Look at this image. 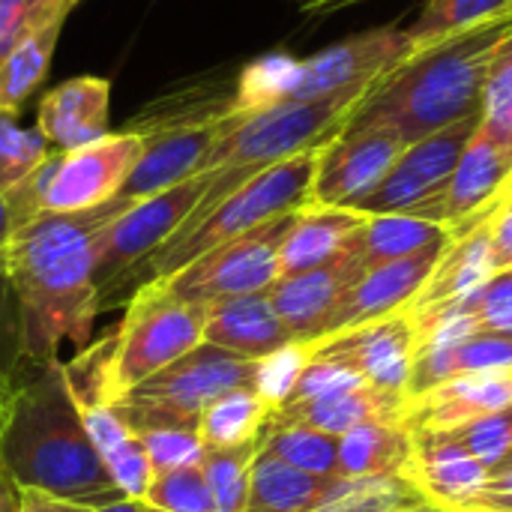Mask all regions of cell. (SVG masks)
Instances as JSON below:
<instances>
[{"label": "cell", "instance_id": "obj_29", "mask_svg": "<svg viewBox=\"0 0 512 512\" xmlns=\"http://www.w3.org/2000/svg\"><path fill=\"white\" fill-rule=\"evenodd\" d=\"M333 477H315L297 471L267 453L258 450L252 465V486L246 512H312Z\"/></svg>", "mask_w": 512, "mask_h": 512}, {"label": "cell", "instance_id": "obj_34", "mask_svg": "<svg viewBox=\"0 0 512 512\" xmlns=\"http://www.w3.org/2000/svg\"><path fill=\"white\" fill-rule=\"evenodd\" d=\"M261 453L315 477H336L339 438L315 432L309 426L267 423L261 435Z\"/></svg>", "mask_w": 512, "mask_h": 512}, {"label": "cell", "instance_id": "obj_8", "mask_svg": "<svg viewBox=\"0 0 512 512\" xmlns=\"http://www.w3.org/2000/svg\"><path fill=\"white\" fill-rule=\"evenodd\" d=\"M210 186V174H195L165 192L129 204L96 237V306L99 315L120 309L138 291L144 264L186 225Z\"/></svg>", "mask_w": 512, "mask_h": 512}, {"label": "cell", "instance_id": "obj_4", "mask_svg": "<svg viewBox=\"0 0 512 512\" xmlns=\"http://www.w3.org/2000/svg\"><path fill=\"white\" fill-rule=\"evenodd\" d=\"M207 306L174 297L162 282L141 285L123 321L81 348L66 366L78 405H114L204 342Z\"/></svg>", "mask_w": 512, "mask_h": 512}, {"label": "cell", "instance_id": "obj_5", "mask_svg": "<svg viewBox=\"0 0 512 512\" xmlns=\"http://www.w3.org/2000/svg\"><path fill=\"white\" fill-rule=\"evenodd\" d=\"M366 90H345L315 102H282L255 114H228L219 141L201 165V174H210V186L189 219L204 216L258 171L336 138Z\"/></svg>", "mask_w": 512, "mask_h": 512}, {"label": "cell", "instance_id": "obj_24", "mask_svg": "<svg viewBox=\"0 0 512 512\" xmlns=\"http://www.w3.org/2000/svg\"><path fill=\"white\" fill-rule=\"evenodd\" d=\"M363 213L351 207H318L306 204L297 210L294 225L282 243L279 252V270L282 276L306 273L312 267H321L342 255L354 231L363 225Z\"/></svg>", "mask_w": 512, "mask_h": 512}, {"label": "cell", "instance_id": "obj_17", "mask_svg": "<svg viewBox=\"0 0 512 512\" xmlns=\"http://www.w3.org/2000/svg\"><path fill=\"white\" fill-rule=\"evenodd\" d=\"M512 405V372L456 375L414 399H405L402 423L411 435L450 432Z\"/></svg>", "mask_w": 512, "mask_h": 512}, {"label": "cell", "instance_id": "obj_25", "mask_svg": "<svg viewBox=\"0 0 512 512\" xmlns=\"http://www.w3.org/2000/svg\"><path fill=\"white\" fill-rule=\"evenodd\" d=\"M450 240L453 234L438 222L408 213H387V216H366L363 225L348 240L345 252L351 255L360 273H369L381 264L417 255L429 246H441Z\"/></svg>", "mask_w": 512, "mask_h": 512}, {"label": "cell", "instance_id": "obj_38", "mask_svg": "<svg viewBox=\"0 0 512 512\" xmlns=\"http://www.w3.org/2000/svg\"><path fill=\"white\" fill-rule=\"evenodd\" d=\"M141 504L159 512H216L201 465L153 471Z\"/></svg>", "mask_w": 512, "mask_h": 512}, {"label": "cell", "instance_id": "obj_1", "mask_svg": "<svg viewBox=\"0 0 512 512\" xmlns=\"http://www.w3.org/2000/svg\"><path fill=\"white\" fill-rule=\"evenodd\" d=\"M129 204L114 198L84 213H48L15 228L3 261L18 297L27 369L60 360V345H90L99 315L93 264L99 231Z\"/></svg>", "mask_w": 512, "mask_h": 512}, {"label": "cell", "instance_id": "obj_18", "mask_svg": "<svg viewBox=\"0 0 512 512\" xmlns=\"http://www.w3.org/2000/svg\"><path fill=\"white\" fill-rule=\"evenodd\" d=\"M111 81L102 75H78L48 87L36 108V129L51 150H75L108 135Z\"/></svg>", "mask_w": 512, "mask_h": 512}, {"label": "cell", "instance_id": "obj_32", "mask_svg": "<svg viewBox=\"0 0 512 512\" xmlns=\"http://www.w3.org/2000/svg\"><path fill=\"white\" fill-rule=\"evenodd\" d=\"M297 75H300V60L285 51L255 57L234 78L231 114H255V111L291 102Z\"/></svg>", "mask_w": 512, "mask_h": 512}, {"label": "cell", "instance_id": "obj_20", "mask_svg": "<svg viewBox=\"0 0 512 512\" xmlns=\"http://www.w3.org/2000/svg\"><path fill=\"white\" fill-rule=\"evenodd\" d=\"M408 477L429 504L459 512L489 489L492 471L447 435L429 432L414 435V462Z\"/></svg>", "mask_w": 512, "mask_h": 512}, {"label": "cell", "instance_id": "obj_42", "mask_svg": "<svg viewBox=\"0 0 512 512\" xmlns=\"http://www.w3.org/2000/svg\"><path fill=\"white\" fill-rule=\"evenodd\" d=\"M471 372H512V336L483 330L462 336L450 354V378Z\"/></svg>", "mask_w": 512, "mask_h": 512}, {"label": "cell", "instance_id": "obj_51", "mask_svg": "<svg viewBox=\"0 0 512 512\" xmlns=\"http://www.w3.org/2000/svg\"><path fill=\"white\" fill-rule=\"evenodd\" d=\"M15 234V216H12V207H9V198L0 192V255L6 252L9 240Z\"/></svg>", "mask_w": 512, "mask_h": 512}, {"label": "cell", "instance_id": "obj_15", "mask_svg": "<svg viewBox=\"0 0 512 512\" xmlns=\"http://www.w3.org/2000/svg\"><path fill=\"white\" fill-rule=\"evenodd\" d=\"M447 246L450 243L429 246L417 255H408V258H399V261H390V264H381V267L363 273L342 294V300L336 303V309L324 321L318 339H330V336H339L345 330L363 327L369 321L402 312L420 294V288L429 282V276H432V270L441 261Z\"/></svg>", "mask_w": 512, "mask_h": 512}, {"label": "cell", "instance_id": "obj_21", "mask_svg": "<svg viewBox=\"0 0 512 512\" xmlns=\"http://www.w3.org/2000/svg\"><path fill=\"white\" fill-rule=\"evenodd\" d=\"M204 342L246 360H261L297 339L279 318L270 294L261 291L210 303L204 321Z\"/></svg>", "mask_w": 512, "mask_h": 512}, {"label": "cell", "instance_id": "obj_6", "mask_svg": "<svg viewBox=\"0 0 512 512\" xmlns=\"http://www.w3.org/2000/svg\"><path fill=\"white\" fill-rule=\"evenodd\" d=\"M321 150H324V144L258 171L240 189H234L216 207H210L204 216L189 219L144 264V270L138 276V288L177 273L180 267L192 264L195 258L216 249L219 243H228L246 231H255L285 213L303 210L312 195V180H315Z\"/></svg>", "mask_w": 512, "mask_h": 512}, {"label": "cell", "instance_id": "obj_41", "mask_svg": "<svg viewBox=\"0 0 512 512\" xmlns=\"http://www.w3.org/2000/svg\"><path fill=\"white\" fill-rule=\"evenodd\" d=\"M438 435H447L462 450H468L474 459H480L489 471H495L512 453V405L498 414L480 417L468 426L438 432Z\"/></svg>", "mask_w": 512, "mask_h": 512}, {"label": "cell", "instance_id": "obj_52", "mask_svg": "<svg viewBox=\"0 0 512 512\" xmlns=\"http://www.w3.org/2000/svg\"><path fill=\"white\" fill-rule=\"evenodd\" d=\"M18 495L15 483L0 471V512H18Z\"/></svg>", "mask_w": 512, "mask_h": 512}, {"label": "cell", "instance_id": "obj_13", "mask_svg": "<svg viewBox=\"0 0 512 512\" xmlns=\"http://www.w3.org/2000/svg\"><path fill=\"white\" fill-rule=\"evenodd\" d=\"M411 54L408 27L384 24L354 33L300 60L291 102H315L345 90H366Z\"/></svg>", "mask_w": 512, "mask_h": 512}, {"label": "cell", "instance_id": "obj_59", "mask_svg": "<svg viewBox=\"0 0 512 512\" xmlns=\"http://www.w3.org/2000/svg\"><path fill=\"white\" fill-rule=\"evenodd\" d=\"M507 192H512V183H510V189H507Z\"/></svg>", "mask_w": 512, "mask_h": 512}, {"label": "cell", "instance_id": "obj_12", "mask_svg": "<svg viewBox=\"0 0 512 512\" xmlns=\"http://www.w3.org/2000/svg\"><path fill=\"white\" fill-rule=\"evenodd\" d=\"M405 147V135L390 123H348L321 150L309 204L357 210V204L381 186Z\"/></svg>", "mask_w": 512, "mask_h": 512}, {"label": "cell", "instance_id": "obj_43", "mask_svg": "<svg viewBox=\"0 0 512 512\" xmlns=\"http://www.w3.org/2000/svg\"><path fill=\"white\" fill-rule=\"evenodd\" d=\"M27 372L24 360V327H21V309L15 288L9 282L6 261L0 255V378L9 384H18Z\"/></svg>", "mask_w": 512, "mask_h": 512}, {"label": "cell", "instance_id": "obj_54", "mask_svg": "<svg viewBox=\"0 0 512 512\" xmlns=\"http://www.w3.org/2000/svg\"><path fill=\"white\" fill-rule=\"evenodd\" d=\"M12 387H15V384H9V381H3V378H0V429H3V417H6V405H9V393H12Z\"/></svg>", "mask_w": 512, "mask_h": 512}, {"label": "cell", "instance_id": "obj_40", "mask_svg": "<svg viewBox=\"0 0 512 512\" xmlns=\"http://www.w3.org/2000/svg\"><path fill=\"white\" fill-rule=\"evenodd\" d=\"M309 360H312V342H291V345L261 357L255 363L252 390L270 405V411L282 408L291 399V393H294L303 369L309 366Z\"/></svg>", "mask_w": 512, "mask_h": 512}, {"label": "cell", "instance_id": "obj_53", "mask_svg": "<svg viewBox=\"0 0 512 512\" xmlns=\"http://www.w3.org/2000/svg\"><path fill=\"white\" fill-rule=\"evenodd\" d=\"M93 512H144V504L141 501H132V498H120V501L105 504V507H99V510Z\"/></svg>", "mask_w": 512, "mask_h": 512}, {"label": "cell", "instance_id": "obj_46", "mask_svg": "<svg viewBox=\"0 0 512 512\" xmlns=\"http://www.w3.org/2000/svg\"><path fill=\"white\" fill-rule=\"evenodd\" d=\"M489 246H492V261L495 270H512V195H504L501 204L492 210L489 222Z\"/></svg>", "mask_w": 512, "mask_h": 512}, {"label": "cell", "instance_id": "obj_7", "mask_svg": "<svg viewBox=\"0 0 512 512\" xmlns=\"http://www.w3.org/2000/svg\"><path fill=\"white\" fill-rule=\"evenodd\" d=\"M144 138L132 129L108 132L75 150H51V156L12 189L9 207L15 228L48 213H84L114 201L141 156Z\"/></svg>", "mask_w": 512, "mask_h": 512}, {"label": "cell", "instance_id": "obj_23", "mask_svg": "<svg viewBox=\"0 0 512 512\" xmlns=\"http://www.w3.org/2000/svg\"><path fill=\"white\" fill-rule=\"evenodd\" d=\"M405 414V396L384 393L375 387H360L351 393L327 396V399H312V402H288L276 411H270L267 423H294V426H309L315 432L342 438L345 432L375 423V420H402Z\"/></svg>", "mask_w": 512, "mask_h": 512}, {"label": "cell", "instance_id": "obj_56", "mask_svg": "<svg viewBox=\"0 0 512 512\" xmlns=\"http://www.w3.org/2000/svg\"><path fill=\"white\" fill-rule=\"evenodd\" d=\"M459 512H498V510H459Z\"/></svg>", "mask_w": 512, "mask_h": 512}, {"label": "cell", "instance_id": "obj_48", "mask_svg": "<svg viewBox=\"0 0 512 512\" xmlns=\"http://www.w3.org/2000/svg\"><path fill=\"white\" fill-rule=\"evenodd\" d=\"M18 512H93V507H81V504H72V501L36 492V489H21Z\"/></svg>", "mask_w": 512, "mask_h": 512}, {"label": "cell", "instance_id": "obj_60", "mask_svg": "<svg viewBox=\"0 0 512 512\" xmlns=\"http://www.w3.org/2000/svg\"><path fill=\"white\" fill-rule=\"evenodd\" d=\"M507 195H512V192H507Z\"/></svg>", "mask_w": 512, "mask_h": 512}, {"label": "cell", "instance_id": "obj_33", "mask_svg": "<svg viewBox=\"0 0 512 512\" xmlns=\"http://www.w3.org/2000/svg\"><path fill=\"white\" fill-rule=\"evenodd\" d=\"M507 15H512V0H423L417 21L408 27L411 51Z\"/></svg>", "mask_w": 512, "mask_h": 512}, {"label": "cell", "instance_id": "obj_31", "mask_svg": "<svg viewBox=\"0 0 512 512\" xmlns=\"http://www.w3.org/2000/svg\"><path fill=\"white\" fill-rule=\"evenodd\" d=\"M426 504L411 477H333L312 512H411Z\"/></svg>", "mask_w": 512, "mask_h": 512}, {"label": "cell", "instance_id": "obj_26", "mask_svg": "<svg viewBox=\"0 0 512 512\" xmlns=\"http://www.w3.org/2000/svg\"><path fill=\"white\" fill-rule=\"evenodd\" d=\"M411 462V429L402 420H375L339 438L336 477H408Z\"/></svg>", "mask_w": 512, "mask_h": 512}, {"label": "cell", "instance_id": "obj_11", "mask_svg": "<svg viewBox=\"0 0 512 512\" xmlns=\"http://www.w3.org/2000/svg\"><path fill=\"white\" fill-rule=\"evenodd\" d=\"M480 117H465L453 126H444L414 144L396 159L390 174L381 186L357 204L363 216H387V213H408L432 222V210L447 189L468 141L474 138Z\"/></svg>", "mask_w": 512, "mask_h": 512}, {"label": "cell", "instance_id": "obj_55", "mask_svg": "<svg viewBox=\"0 0 512 512\" xmlns=\"http://www.w3.org/2000/svg\"><path fill=\"white\" fill-rule=\"evenodd\" d=\"M411 512H450V510H444V507H435V504H426V507H420V510H411Z\"/></svg>", "mask_w": 512, "mask_h": 512}, {"label": "cell", "instance_id": "obj_3", "mask_svg": "<svg viewBox=\"0 0 512 512\" xmlns=\"http://www.w3.org/2000/svg\"><path fill=\"white\" fill-rule=\"evenodd\" d=\"M510 33L512 15H507L435 45L414 48L396 69L360 96L348 114V123L381 120L414 144L465 117H480L489 63Z\"/></svg>", "mask_w": 512, "mask_h": 512}, {"label": "cell", "instance_id": "obj_39", "mask_svg": "<svg viewBox=\"0 0 512 512\" xmlns=\"http://www.w3.org/2000/svg\"><path fill=\"white\" fill-rule=\"evenodd\" d=\"M441 312L462 315L474 330L512 336V270L495 273L477 291H471L468 297L456 300L453 306H447Z\"/></svg>", "mask_w": 512, "mask_h": 512}, {"label": "cell", "instance_id": "obj_9", "mask_svg": "<svg viewBox=\"0 0 512 512\" xmlns=\"http://www.w3.org/2000/svg\"><path fill=\"white\" fill-rule=\"evenodd\" d=\"M255 363L201 342L195 351L129 390L111 408L132 432L195 429L210 402L255 384Z\"/></svg>", "mask_w": 512, "mask_h": 512}, {"label": "cell", "instance_id": "obj_22", "mask_svg": "<svg viewBox=\"0 0 512 512\" xmlns=\"http://www.w3.org/2000/svg\"><path fill=\"white\" fill-rule=\"evenodd\" d=\"M489 216L450 240V246L444 249L441 261L435 264L429 282L405 306L411 321H423V318L453 306L456 300L468 297L471 291H477L486 279H492L498 273L495 261H492L489 228H486Z\"/></svg>", "mask_w": 512, "mask_h": 512}, {"label": "cell", "instance_id": "obj_36", "mask_svg": "<svg viewBox=\"0 0 512 512\" xmlns=\"http://www.w3.org/2000/svg\"><path fill=\"white\" fill-rule=\"evenodd\" d=\"M480 132L512 150V33L495 51L480 99Z\"/></svg>", "mask_w": 512, "mask_h": 512}, {"label": "cell", "instance_id": "obj_37", "mask_svg": "<svg viewBox=\"0 0 512 512\" xmlns=\"http://www.w3.org/2000/svg\"><path fill=\"white\" fill-rule=\"evenodd\" d=\"M48 156H51V144L36 126L24 129L18 126L15 114H0V192L3 195L18 189Z\"/></svg>", "mask_w": 512, "mask_h": 512}, {"label": "cell", "instance_id": "obj_47", "mask_svg": "<svg viewBox=\"0 0 512 512\" xmlns=\"http://www.w3.org/2000/svg\"><path fill=\"white\" fill-rule=\"evenodd\" d=\"M33 15H30V0H0V60L6 51L27 33H33Z\"/></svg>", "mask_w": 512, "mask_h": 512}, {"label": "cell", "instance_id": "obj_57", "mask_svg": "<svg viewBox=\"0 0 512 512\" xmlns=\"http://www.w3.org/2000/svg\"><path fill=\"white\" fill-rule=\"evenodd\" d=\"M144 512H159V510H150V507H144Z\"/></svg>", "mask_w": 512, "mask_h": 512}, {"label": "cell", "instance_id": "obj_10", "mask_svg": "<svg viewBox=\"0 0 512 512\" xmlns=\"http://www.w3.org/2000/svg\"><path fill=\"white\" fill-rule=\"evenodd\" d=\"M294 216L297 213H285L255 231H246L228 243H219L216 249L204 252L192 264L156 282H162L174 297L189 300V303H204V306L228 300V297L270 291L276 279L282 276L279 252L294 225Z\"/></svg>", "mask_w": 512, "mask_h": 512}, {"label": "cell", "instance_id": "obj_49", "mask_svg": "<svg viewBox=\"0 0 512 512\" xmlns=\"http://www.w3.org/2000/svg\"><path fill=\"white\" fill-rule=\"evenodd\" d=\"M303 15H312V18H321V15H333V12H342L348 6H357L363 0H291Z\"/></svg>", "mask_w": 512, "mask_h": 512}, {"label": "cell", "instance_id": "obj_14", "mask_svg": "<svg viewBox=\"0 0 512 512\" xmlns=\"http://www.w3.org/2000/svg\"><path fill=\"white\" fill-rule=\"evenodd\" d=\"M312 351L348 363L375 390L405 396L414 372L417 330L408 312L402 309L363 327L345 330L339 336L318 339L312 342Z\"/></svg>", "mask_w": 512, "mask_h": 512}, {"label": "cell", "instance_id": "obj_30", "mask_svg": "<svg viewBox=\"0 0 512 512\" xmlns=\"http://www.w3.org/2000/svg\"><path fill=\"white\" fill-rule=\"evenodd\" d=\"M270 420V405L252 390H231L207 405L198 420V438L207 450H228L243 444H258Z\"/></svg>", "mask_w": 512, "mask_h": 512}, {"label": "cell", "instance_id": "obj_27", "mask_svg": "<svg viewBox=\"0 0 512 512\" xmlns=\"http://www.w3.org/2000/svg\"><path fill=\"white\" fill-rule=\"evenodd\" d=\"M87 435L111 474L114 486L123 498L141 501L147 492V483L153 477V468L147 462V453L141 447V438L123 423V417L111 405H81Z\"/></svg>", "mask_w": 512, "mask_h": 512}, {"label": "cell", "instance_id": "obj_35", "mask_svg": "<svg viewBox=\"0 0 512 512\" xmlns=\"http://www.w3.org/2000/svg\"><path fill=\"white\" fill-rule=\"evenodd\" d=\"M258 450H261V441L228 447V450H204L201 468H204L216 512H246L252 465H255Z\"/></svg>", "mask_w": 512, "mask_h": 512}, {"label": "cell", "instance_id": "obj_16", "mask_svg": "<svg viewBox=\"0 0 512 512\" xmlns=\"http://www.w3.org/2000/svg\"><path fill=\"white\" fill-rule=\"evenodd\" d=\"M512 183V150L498 147L477 126L468 141L447 189L441 192L432 222L444 225L453 237L483 222L507 195Z\"/></svg>", "mask_w": 512, "mask_h": 512}, {"label": "cell", "instance_id": "obj_44", "mask_svg": "<svg viewBox=\"0 0 512 512\" xmlns=\"http://www.w3.org/2000/svg\"><path fill=\"white\" fill-rule=\"evenodd\" d=\"M135 435L141 438V447L153 471H177V468L201 465L207 450L195 429H144Z\"/></svg>", "mask_w": 512, "mask_h": 512}, {"label": "cell", "instance_id": "obj_45", "mask_svg": "<svg viewBox=\"0 0 512 512\" xmlns=\"http://www.w3.org/2000/svg\"><path fill=\"white\" fill-rule=\"evenodd\" d=\"M366 387V381L342 360L336 357H327V354H315L312 351V360L309 366L303 369L294 393L288 402H312V399H327V396H339V393H351V390H360ZM285 402V405H288Z\"/></svg>", "mask_w": 512, "mask_h": 512}, {"label": "cell", "instance_id": "obj_28", "mask_svg": "<svg viewBox=\"0 0 512 512\" xmlns=\"http://www.w3.org/2000/svg\"><path fill=\"white\" fill-rule=\"evenodd\" d=\"M63 24H45L21 36L0 60V114H15L42 90L60 42Z\"/></svg>", "mask_w": 512, "mask_h": 512}, {"label": "cell", "instance_id": "obj_19", "mask_svg": "<svg viewBox=\"0 0 512 512\" xmlns=\"http://www.w3.org/2000/svg\"><path fill=\"white\" fill-rule=\"evenodd\" d=\"M363 273L351 261V255L342 249L333 261L312 267L306 273L279 276L276 285L267 291L279 318L294 333L297 342H315L321 336L324 321L342 300V294L360 279Z\"/></svg>", "mask_w": 512, "mask_h": 512}, {"label": "cell", "instance_id": "obj_50", "mask_svg": "<svg viewBox=\"0 0 512 512\" xmlns=\"http://www.w3.org/2000/svg\"><path fill=\"white\" fill-rule=\"evenodd\" d=\"M465 510H498L512 512V492H483L471 507Z\"/></svg>", "mask_w": 512, "mask_h": 512}, {"label": "cell", "instance_id": "obj_2", "mask_svg": "<svg viewBox=\"0 0 512 512\" xmlns=\"http://www.w3.org/2000/svg\"><path fill=\"white\" fill-rule=\"evenodd\" d=\"M0 471L18 492L36 489L93 510L123 498L87 435L60 360L27 369L12 387L0 429Z\"/></svg>", "mask_w": 512, "mask_h": 512}, {"label": "cell", "instance_id": "obj_58", "mask_svg": "<svg viewBox=\"0 0 512 512\" xmlns=\"http://www.w3.org/2000/svg\"><path fill=\"white\" fill-rule=\"evenodd\" d=\"M72 3H81V0H72Z\"/></svg>", "mask_w": 512, "mask_h": 512}]
</instances>
